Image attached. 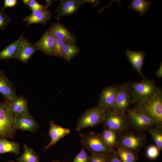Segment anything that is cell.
<instances>
[{
	"label": "cell",
	"mask_w": 162,
	"mask_h": 162,
	"mask_svg": "<svg viewBox=\"0 0 162 162\" xmlns=\"http://www.w3.org/2000/svg\"><path fill=\"white\" fill-rule=\"evenodd\" d=\"M101 123L105 129H111L118 135L130 128L125 113L112 110H105L104 118Z\"/></svg>",
	"instance_id": "cell-7"
},
{
	"label": "cell",
	"mask_w": 162,
	"mask_h": 162,
	"mask_svg": "<svg viewBox=\"0 0 162 162\" xmlns=\"http://www.w3.org/2000/svg\"><path fill=\"white\" fill-rule=\"evenodd\" d=\"M129 127L135 130L144 132L148 128L158 125L141 111L133 107L125 112Z\"/></svg>",
	"instance_id": "cell-6"
},
{
	"label": "cell",
	"mask_w": 162,
	"mask_h": 162,
	"mask_svg": "<svg viewBox=\"0 0 162 162\" xmlns=\"http://www.w3.org/2000/svg\"><path fill=\"white\" fill-rule=\"evenodd\" d=\"M125 52L127 58L134 68L142 77V80L146 79L142 71L144 64L143 61L146 56L144 52L142 51H133L127 49Z\"/></svg>",
	"instance_id": "cell-15"
},
{
	"label": "cell",
	"mask_w": 162,
	"mask_h": 162,
	"mask_svg": "<svg viewBox=\"0 0 162 162\" xmlns=\"http://www.w3.org/2000/svg\"><path fill=\"white\" fill-rule=\"evenodd\" d=\"M129 84L134 93L135 103L150 100L162 91L153 79H142L140 82L130 81Z\"/></svg>",
	"instance_id": "cell-3"
},
{
	"label": "cell",
	"mask_w": 162,
	"mask_h": 162,
	"mask_svg": "<svg viewBox=\"0 0 162 162\" xmlns=\"http://www.w3.org/2000/svg\"><path fill=\"white\" fill-rule=\"evenodd\" d=\"M108 162H122L118 157L114 151L110 155Z\"/></svg>",
	"instance_id": "cell-36"
},
{
	"label": "cell",
	"mask_w": 162,
	"mask_h": 162,
	"mask_svg": "<svg viewBox=\"0 0 162 162\" xmlns=\"http://www.w3.org/2000/svg\"><path fill=\"white\" fill-rule=\"evenodd\" d=\"M134 107L139 110L158 125H162V91L148 100L136 103Z\"/></svg>",
	"instance_id": "cell-4"
},
{
	"label": "cell",
	"mask_w": 162,
	"mask_h": 162,
	"mask_svg": "<svg viewBox=\"0 0 162 162\" xmlns=\"http://www.w3.org/2000/svg\"><path fill=\"white\" fill-rule=\"evenodd\" d=\"M23 149L21 156L16 159L17 162H39V157L33 148L24 144Z\"/></svg>",
	"instance_id": "cell-25"
},
{
	"label": "cell",
	"mask_w": 162,
	"mask_h": 162,
	"mask_svg": "<svg viewBox=\"0 0 162 162\" xmlns=\"http://www.w3.org/2000/svg\"><path fill=\"white\" fill-rule=\"evenodd\" d=\"M152 4L151 1L145 0H132L128 8L132 9L142 16L149 10Z\"/></svg>",
	"instance_id": "cell-27"
},
{
	"label": "cell",
	"mask_w": 162,
	"mask_h": 162,
	"mask_svg": "<svg viewBox=\"0 0 162 162\" xmlns=\"http://www.w3.org/2000/svg\"><path fill=\"white\" fill-rule=\"evenodd\" d=\"M27 5L32 11L37 10L47 9L48 7L46 5H41L35 0H30Z\"/></svg>",
	"instance_id": "cell-34"
},
{
	"label": "cell",
	"mask_w": 162,
	"mask_h": 162,
	"mask_svg": "<svg viewBox=\"0 0 162 162\" xmlns=\"http://www.w3.org/2000/svg\"><path fill=\"white\" fill-rule=\"evenodd\" d=\"M48 31L56 38L65 42H71L76 44L77 39L74 34L59 21L52 23Z\"/></svg>",
	"instance_id": "cell-12"
},
{
	"label": "cell",
	"mask_w": 162,
	"mask_h": 162,
	"mask_svg": "<svg viewBox=\"0 0 162 162\" xmlns=\"http://www.w3.org/2000/svg\"><path fill=\"white\" fill-rule=\"evenodd\" d=\"M135 103L134 93L129 82H124L122 83L120 85L119 93L112 110L118 112L125 113L129 106Z\"/></svg>",
	"instance_id": "cell-9"
},
{
	"label": "cell",
	"mask_w": 162,
	"mask_h": 162,
	"mask_svg": "<svg viewBox=\"0 0 162 162\" xmlns=\"http://www.w3.org/2000/svg\"><path fill=\"white\" fill-rule=\"evenodd\" d=\"M11 21V20L7 12L0 7V29H3Z\"/></svg>",
	"instance_id": "cell-29"
},
{
	"label": "cell",
	"mask_w": 162,
	"mask_h": 162,
	"mask_svg": "<svg viewBox=\"0 0 162 162\" xmlns=\"http://www.w3.org/2000/svg\"><path fill=\"white\" fill-rule=\"evenodd\" d=\"M37 51L38 50L34 44L29 41L26 38H24L17 59L23 63H26L32 55Z\"/></svg>",
	"instance_id": "cell-21"
},
{
	"label": "cell",
	"mask_w": 162,
	"mask_h": 162,
	"mask_svg": "<svg viewBox=\"0 0 162 162\" xmlns=\"http://www.w3.org/2000/svg\"><path fill=\"white\" fill-rule=\"evenodd\" d=\"M147 142L144 132L136 130L129 128L118 135L115 149L123 148L138 154L140 150L146 145Z\"/></svg>",
	"instance_id": "cell-1"
},
{
	"label": "cell",
	"mask_w": 162,
	"mask_h": 162,
	"mask_svg": "<svg viewBox=\"0 0 162 162\" xmlns=\"http://www.w3.org/2000/svg\"><path fill=\"white\" fill-rule=\"evenodd\" d=\"M80 141L91 153L110 155L114 151L106 145L100 133L91 131L88 134H79Z\"/></svg>",
	"instance_id": "cell-5"
},
{
	"label": "cell",
	"mask_w": 162,
	"mask_h": 162,
	"mask_svg": "<svg viewBox=\"0 0 162 162\" xmlns=\"http://www.w3.org/2000/svg\"><path fill=\"white\" fill-rule=\"evenodd\" d=\"M17 2L16 0H5L2 8L4 9L6 8L14 7L16 5Z\"/></svg>",
	"instance_id": "cell-35"
},
{
	"label": "cell",
	"mask_w": 162,
	"mask_h": 162,
	"mask_svg": "<svg viewBox=\"0 0 162 162\" xmlns=\"http://www.w3.org/2000/svg\"><path fill=\"white\" fill-rule=\"evenodd\" d=\"M54 162H60L59 161H54Z\"/></svg>",
	"instance_id": "cell-41"
},
{
	"label": "cell",
	"mask_w": 162,
	"mask_h": 162,
	"mask_svg": "<svg viewBox=\"0 0 162 162\" xmlns=\"http://www.w3.org/2000/svg\"><path fill=\"white\" fill-rule=\"evenodd\" d=\"M120 85L116 84L107 87L101 91L97 106L105 110H112L118 96Z\"/></svg>",
	"instance_id": "cell-10"
},
{
	"label": "cell",
	"mask_w": 162,
	"mask_h": 162,
	"mask_svg": "<svg viewBox=\"0 0 162 162\" xmlns=\"http://www.w3.org/2000/svg\"><path fill=\"white\" fill-rule=\"evenodd\" d=\"M84 3L85 2L89 3L91 4L92 7H95L99 4L100 2V0H83Z\"/></svg>",
	"instance_id": "cell-37"
},
{
	"label": "cell",
	"mask_w": 162,
	"mask_h": 162,
	"mask_svg": "<svg viewBox=\"0 0 162 162\" xmlns=\"http://www.w3.org/2000/svg\"><path fill=\"white\" fill-rule=\"evenodd\" d=\"M16 126L18 130L22 131L27 130L35 133L39 126L30 114H25L14 116Z\"/></svg>",
	"instance_id": "cell-14"
},
{
	"label": "cell",
	"mask_w": 162,
	"mask_h": 162,
	"mask_svg": "<svg viewBox=\"0 0 162 162\" xmlns=\"http://www.w3.org/2000/svg\"><path fill=\"white\" fill-rule=\"evenodd\" d=\"M65 42L55 38L54 56L63 59L62 50Z\"/></svg>",
	"instance_id": "cell-30"
},
{
	"label": "cell",
	"mask_w": 162,
	"mask_h": 162,
	"mask_svg": "<svg viewBox=\"0 0 162 162\" xmlns=\"http://www.w3.org/2000/svg\"><path fill=\"white\" fill-rule=\"evenodd\" d=\"M0 92L9 101L17 96L12 82L3 70L0 71Z\"/></svg>",
	"instance_id": "cell-19"
},
{
	"label": "cell",
	"mask_w": 162,
	"mask_h": 162,
	"mask_svg": "<svg viewBox=\"0 0 162 162\" xmlns=\"http://www.w3.org/2000/svg\"><path fill=\"white\" fill-rule=\"evenodd\" d=\"M146 131L150 134L156 146L160 152L162 150V125L150 127Z\"/></svg>",
	"instance_id": "cell-28"
},
{
	"label": "cell",
	"mask_w": 162,
	"mask_h": 162,
	"mask_svg": "<svg viewBox=\"0 0 162 162\" xmlns=\"http://www.w3.org/2000/svg\"><path fill=\"white\" fill-rule=\"evenodd\" d=\"M20 144L16 142H11L4 138H0V154L6 153L20 154Z\"/></svg>",
	"instance_id": "cell-22"
},
{
	"label": "cell",
	"mask_w": 162,
	"mask_h": 162,
	"mask_svg": "<svg viewBox=\"0 0 162 162\" xmlns=\"http://www.w3.org/2000/svg\"><path fill=\"white\" fill-rule=\"evenodd\" d=\"M55 38L48 31L46 30L40 39L34 44L38 51L54 56Z\"/></svg>",
	"instance_id": "cell-13"
},
{
	"label": "cell",
	"mask_w": 162,
	"mask_h": 162,
	"mask_svg": "<svg viewBox=\"0 0 162 162\" xmlns=\"http://www.w3.org/2000/svg\"><path fill=\"white\" fill-rule=\"evenodd\" d=\"M105 111L97 106L87 110L79 118L76 130L79 131L85 128L95 127L101 123Z\"/></svg>",
	"instance_id": "cell-8"
},
{
	"label": "cell",
	"mask_w": 162,
	"mask_h": 162,
	"mask_svg": "<svg viewBox=\"0 0 162 162\" xmlns=\"http://www.w3.org/2000/svg\"><path fill=\"white\" fill-rule=\"evenodd\" d=\"M90 156L85 152L83 147H82L72 162H90Z\"/></svg>",
	"instance_id": "cell-33"
},
{
	"label": "cell",
	"mask_w": 162,
	"mask_h": 162,
	"mask_svg": "<svg viewBox=\"0 0 162 162\" xmlns=\"http://www.w3.org/2000/svg\"><path fill=\"white\" fill-rule=\"evenodd\" d=\"M17 130L10 103L5 100L0 103V138H13Z\"/></svg>",
	"instance_id": "cell-2"
},
{
	"label": "cell",
	"mask_w": 162,
	"mask_h": 162,
	"mask_svg": "<svg viewBox=\"0 0 162 162\" xmlns=\"http://www.w3.org/2000/svg\"><path fill=\"white\" fill-rule=\"evenodd\" d=\"M70 132L69 128H63L56 124L52 121L50 123L49 135L51 140L50 143L45 147L44 152L51 146L56 144L59 140L68 135Z\"/></svg>",
	"instance_id": "cell-17"
},
{
	"label": "cell",
	"mask_w": 162,
	"mask_h": 162,
	"mask_svg": "<svg viewBox=\"0 0 162 162\" xmlns=\"http://www.w3.org/2000/svg\"><path fill=\"white\" fill-rule=\"evenodd\" d=\"M30 0H23L22 1L24 4L25 5H27V4H28V3L30 2Z\"/></svg>",
	"instance_id": "cell-39"
},
{
	"label": "cell",
	"mask_w": 162,
	"mask_h": 162,
	"mask_svg": "<svg viewBox=\"0 0 162 162\" xmlns=\"http://www.w3.org/2000/svg\"><path fill=\"white\" fill-rule=\"evenodd\" d=\"M8 162H16L13 160H10L8 161Z\"/></svg>",
	"instance_id": "cell-40"
},
{
	"label": "cell",
	"mask_w": 162,
	"mask_h": 162,
	"mask_svg": "<svg viewBox=\"0 0 162 162\" xmlns=\"http://www.w3.org/2000/svg\"><path fill=\"white\" fill-rule=\"evenodd\" d=\"M102 139L111 149L114 151L116 146L118 134L113 130L105 129L100 133Z\"/></svg>",
	"instance_id": "cell-24"
},
{
	"label": "cell",
	"mask_w": 162,
	"mask_h": 162,
	"mask_svg": "<svg viewBox=\"0 0 162 162\" xmlns=\"http://www.w3.org/2000/svg\"><path fill=\"white\" fill-rule=\"evenodd\" d=\"M14 116L29 113L27 100L22 95L15 97L9 101Z\"/></svg>",
	"instance_id": "cell-20"
},
{
	"label": "cell",
	"mask_w": 162,
	"mask_h": 162,
	"mask_svg": "<svg viewBox=\"0 0 162 162\" xmlns=\"http://www.w3.org/2000/svg\"><path fill=\"white\" fill-rule=\"evenodd\" d=\"M80 52L79 47L76 44L71 42H65L62 50L63 59L70 62Z\"/></svg>",
	"instance_id": "cell-23"
},
{
	"label": "cell",
	"mask_w": 162,
	"mask_h": 162,
	"mask_svg": "<svg viewBox=\"0 0 162 162\" xmlns=\"http://www.w3.org/2000/svg\"><path fill=\"white\" fill-rule=\"evenodd\" d=\"M155 75L159 78L162 77V63H160L158 70L155 73Z\"/></svg>",
	"instance_id": "cell-38"
},
{
	"label": "cell",
	"mask_w": 162,
	"mask_h": 162,
	"mask_svg": "<svg viewBox=\"0 0 162 162\" xmlns=\"http://www.w3.org/2000/svg\"><path fill=\"white\" fill-rule=\"evenodd\" d=\"M114 152L122 162H137L138 154L127 149L119 147Z\"/></svg>",
	"instance_id": "cell-26"
},
{
	"label": "cell",
	"mask_w": 162,
	"mask_h": 162,
	"mask_svg": "<svg viewBox=\"0 0 162 162\" xmlns=\"http://www.w3.org/2000/svg\"><path fill=\"white\" fill-rule=\"evenodd\" d=\"M52 162H54V161H53Z\"/></svg>",
	"instance_id": "cell-42"
},
{
	"label": "cell",
	"mask_w": 162,
	"mask_h": 162,
	"mask_svg": "<svg viewBox=\"0 0 162 162\" xmlns=\"http://www.w3.org/2000/svg\"><path fill=\"white\" fill-rule=\"evenodd\" d=\"M160 152V151L156 145H151L147 148L146 154L149 159L154 160L158 157Z\"/></svg>",
	"instance_id": "cell-31"
},
{
	"label": "cell",
	"mask_w": 162,
	"mask_h": 162,
	"mask_svg": "<svg viewBox=\"0 0 162 162\" xmlns=\"http://www.w3.org/2000/svg\"><path fill=\"white\" fill-rule=\"evenodd\" d=\"M54 12L57 13V19L59 21L62 17L72 15L76 13L84 3L83 0H62Z\"/></svg>",
	"instance_id": "cell-11"
},
{
	"label": "cell",
	"mask_w": 162,
	"mask_h": 162,
	"mask_svg": "<svg viewBox=\"0 0 162 162\" xmlns=\"http://www.w3.org/2000/svg\"><path fill=\"white\" fill-rule=\"evenodd\" d=\"M25 33L23 32L21 36L16 41L8 45L0 51V60H6L11 58H16L20 48L24 39Z\"/></svg>",
	"instance_id": "cell-18"
},
{
	"label": "cell",
	"mask_w": 162,
	"mask_h": 162,
	"mask_svg": "<svg viewBox=\"0 0 162 162\" xmlns=\"http://www.w3.org/2000/svg\"><path fill=\"white\" fill-rule=\"evenodd\" d=\"M110 155L91 153L90 162H108Z\"/></svg>",
	"instance_id": "cell-32"
},
{
	"label": "cell",
	"mask_w": 162,
	"mask_h": 162,
	"mask_svg": "<svg viewBox=\"0 0 162 162\" xmlns=\"http://www.w3.org/2000/svg\"><path fill=\"white\" fill-rule=\"evenodd\" d=\"M50 12L47 9L35 10L30 15L26 16L23 20L26 22V26L34 23H40L45 26L47 22L50 21L52 17Z\"/></svg>",
	"instance_id": "cell-16"
}]
</instances>
